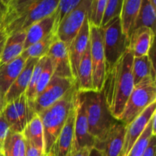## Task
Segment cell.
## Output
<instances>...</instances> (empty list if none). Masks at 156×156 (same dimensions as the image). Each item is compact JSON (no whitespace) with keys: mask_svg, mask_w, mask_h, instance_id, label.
<instances>
[{"mask_svg":"<svg viewBox=\"0 0 156 156\" xmlns=\"http://www.w3.org/2000/svg\"><path fill=\"white\" fill-rule=\"evenodd\" d=\"M76 93L77 90L75 85L60 100L37 114L41 118L44 130V155L50 153L76 101Z\"/></svg>","mask_w":156,"mask_h":156,"instance_id":"1","label":"cell"},{"mask_svg":"<svg viewBox=\"0 0 156 156\" xmlns=\"http://www.w3.org/2000/svg\"><path fill=\"white\" fill-rule=\"evenodd\" d=\"M79 93L85 105L90 134L95 141H100L117 120L111 114L101 91L92 90Z\"/></svg>","mask_w":156,"mask_h":156,"instance_id":"2","label":"cell"},{"mask_svg":"<svg viewBox=\"0 0 156 156\" xmlns=\"http://www.w3.org/2000/svg\"><path fill=\"white\" fill-rule=\"evenodd\" d=\"M133 55L128 49L113 68L114 89L109 105L110 111L114 118L119 120L128 98L134 88L132 73Z\"/></svg>","mask_w":156,"mask_h":156,"instance_id":"3","label":"cell"},{"mask_svg":"<svg viewBox=\"0 0 156 156\" xmlns=\"http://www.w3.org/2000/svg\"><path fill=\"white\" fill-rule=\"evenodd\" d=\"M106 72L114 68L129 47V40L123 33L120 16L110 20L101 26Z\"/></svg>","mask_w":156,"mask_h":156,"instance_id":"4","label":"cell"},{"mask_svg":"<svg viewBox=\"0 0 156 156\" xmlns=\"http://www.w3.org/2000/svg\"><path fill=\"white\" fill-rule=\"evenodd\" d=\"M59 0H37L17 14L0 27L8 36L20 31H26L34 23L52 15L56 11Z\"/></svg>","mask_w":156,"mask_h":156,"instance_id":"5","label":"cell"},{"mask_svg":"<svg viewBox=\"0 0 156 156\" xmlns=\"http://www.w3.org/2000/svg\"><path fill=\"white\" fill-rule=\"evenodd\" d=\"M155 81L152 78H148L134 85L133 89L126 101L119 121L126 126L147 107L155 102Z\"/></svg>","mask_w":156,"mask_h":156,"instance_id":"6","label":"cell"},{"mask_svg":"<svg viewBox=\"0 0 156 156\" xmlns=\"http://www.w3.org/2000/svg\"><path fill=\"white\" fill-rule=\"evenodd\" d=\"M92 0H83L77 7L69 12L56 27L57 37L69 48L72 41L89 15Z\"/></svg>","mask_w":156,"mask_h":156,"instance_id":"7","label":"cell"},{"mask_svg":"<svg viewBox=\"0 0 156 156\" xmlns=\"http://www.w3.org/2000/svg\"><path fill=\"white\" fill-rule=\"evenodd\" d=\"M76 85L72 79L53 76L48 85L35 98L31 108L35 114H38L60 100L71 88Z\"/></svg>","mask_w":156,"mask_h":156,"instance_id":"8","label":"cell"},{"mask_svg":"<svg viewBox=\"0 0 156 156\" xmlns=\"http://www.w3.org/2000/svg\"><path fill=\"white\" fill-rule=\"evenodd\" d=\"M89 44L92 66L93 88L94 91H101L106 75V66L101 27L90 24Z\"/></svg>","mask_w":156,"mask_h":156,"instance_id":"9","label":"cell"},{"mask_svg":"<svg viewBox=\"0 0 156 156\" xmlns=\"http://www.w3.org/2000/svg\"><path fill=\"white\" fill-rule=\"evenodd\" d=\"M2 113L12 133H22L28 122L35 115L29 105L25 93L6 104Z\"/></svg>","mask_w":156,"mask_h":156,"instance_id":"10","label":"cell"},{"mask_svg":"<svg viewBox=\"0 0 156 156\" xmlns=\"http://www.w3.org/2000/svg\"><path fill=\"white\" fill-rule=\"evenodd\" d=\"M95 140L90 134L87 120L86 111L83 99L80 93L77 91L76 98V118L74 126V140L72 152L83 148L92 149ZM71 152V153H72Z\"/></svg>","mask_w":156,"mask_h":156,"instance_id":"11","label":"cell"},{"mask_svg":"<svg viewBox=\"0 0 156 156\" xmlns=\"http://www.w3.org/2000/svg\"><path fill=\"white\" fill-rule=\"evenodd\" d=\"M47 56L50 59L53 66V76L74 80L72 74L68 47L57 37L56 34Z\"/></svg>","mask_w":156,"mask_h":156,"instance_id":"12","label":"cell"},{"mask_svg":"<svg viewBox=\"0 0 156 156\" xmlns=\"http://www.w3.org/2000/svg\"><path fill=\"white\" fill-rule=\"evenodd\" d=\"M126 126L117 120L109 129L103 140L94 142V149L101 152L102 156H120L124 143Z\"/></svg>","mask_w":156,"mask_h":156,"instance_id":"13","label":"cell"},{"mask_svg":"<svg viewBox=\"0 0 156 156\" xmlns=\"http://www.w3.org/2000/svg\"><path fill=\"white\" fill-rule=\"evenodd\" d=\"M155 111L156 104L154 102L126 126L124 143L120 156L127 155L134 143L145 130L152 116L155 114Z\"/></svg>","mask_w":156,"mask_h":156,"instance_id":"14","label":"cell"},{"mask_svg":"<svg viewBox=\"0 0 156 156\" xmlns=\"http://www.w3.org/2000/svg\"><path fill=\"white\" fill-rule=\"evenodd\" d=\"M90 38V23L88 21V17L84 21L82 27L79 31L72 41L71 44L69 47V56L70 65L73 77L75 82L77 78V72L79 68V62L82 56L85 53Z\"/></svg>","mask_w":156,"mask_h":156,"instance_id":"15","label":"cell"},{"mask_svg":"<svg viewBox=\"0 0 156 156\" xmlns=\"http://www.w3.org/2000/svg\"><path fill=\"white\" fill-rule=\"evenodd\" d=\"M76 118V101L70 111L66 121L53 145L50 153L52 156H70L74 140Z\"/></svg>","mask_w":156,"mask_h":156,"instance_id":"16","label":"cell"},{"mask_svg":"<svg viewBox=\"0 0 156 156\" xmlns=\"http://www.w3.org/2000/svg\"><path fill=\"white\" fill-rule=\"evenodd\" d=\"M26 60L22 56H20L8 63L0 66V113L5 106V96L24 68Z\"/></svg>","mask_w":156,"mask_h":156,"instance_id":"17","label":"cell"},{"mask_svg":"<svg viewBox=\"0 0 156 156\" xmlns=\"http://www.w3.org/2000/svg\"><path fill=\"white\" fill-rule=\"evenodd\" d=\"M155 32L147 27L134 29L129 39V49L134 57L147 56L153 46Z\"/></svg>","mask_w":156,"mask_h":156,"instance_id":"18","label":"cell"},{"mask_svg":"<svg viewBox=\"0 0 156 156\" xmlns=\"http://www.w3.org/2000/svg\"><path fill=\"white\" fill-rule=\"evenodd\" d=\"M38 60L39 59L37 58H29L26 60L24 68L22 69L20 74L18 75L17 79H15L5 96V105L15 99L18 98L25 93L29 82H30V77H31L32 73H33L34 68Z\"/></svg>","mask_w":156,"mask_h":156,"instance_id":"19","label":"cell"},{"mask_svg":"<svg viewBox=\"0 0 156 156\" xmlns=\"http://www.w3.org/2000/svg\"><path fill=\"white\" fill-rule=\"evenodd\" d=\"M56 20V11L52 15L43 18L34 23L26 30V37L24 44V50L32 44L38 42L54 32Z\"/></svg>","mask_w":156,"mask_h":156,"instance_id":"20","label":"cell"},{"mask_svg":"<svg viewBox=\"0 0 156 156\" xmlns=\"http://www.w3.org/2000/svg\"><path fill=\"white\" fill-rule=\"evenodd\" d=\"M76 87L77 91L85 92L94 90L92 84V66H91L90 44L79 62L77 72V78L76 81Z\"/></svg>","mask_w":156,"mask_h":156,"instance_id":"21","label":"cell"},{"mask_svg":"<svg viewBox=\"0 0 156 156\" xmlns=\"http://www.w3.org/2000/svg\"><path fill=\"white\" fill-rule=\"evenodd\" d=\"M25 31H20L8 36L4 49L0 55V66L8 63L20 56L24 50Z\"/></svg>","mask_w":156,"mask_h":156,"instance_id":"22","label":"cell"},{"mask_svg":"<svg viewBox=\"0 0 156 156\" xmlns=\"http://www.w3.org/2000/svg\"><path fill=\"white\" fill-rule=\"evenodd\" d=\"M142 0H123L120 15L123 33L129 39L140 12Z\"/></svg>","mask_w":156,"mask_h":156,"instance_id":"23","label":"cell"},{"mask_svg":"<svg viewBox=\"0 0 156 156\" xmlns=\"http://www.w3.org/2000/svg\"><path fill=\"white\" fill-rule=\"evenodd\" d=\"M132 73L134 85L146 79L152 78L155 81V69L152 59L149 55L133 57Z\"/></svg>","mask_w":156,"mask_h":156,"instance_id":"24","label":"cell"},{"mask_svg":"<svg viewBox=\"0 0 156 156\" xmlns=\"http://www.w3.org/2000/svg\"><path fill=\"white\" fill-rule=\"evenodd\" d=\"M24 139L38 149L44 150V130L41 118L35 114L22 133Z\"/></svg>","mask_w":156,"mask_h":156,"instance_id":"25","label":"cell"},{"mask_svg":"<svg viewBox=\"0 0 156 156\" xmlns=\"http://www.w3.org/2000/svg\"><path fill=\"white\" fill-rule=\"evenodd\" d=\"M155 19L156 8L152 5L150 0H142L140 12L136 21L133 30L140 27H147L155 32Z\"/></svg>","mask_w":156,"mask_h":156,"instance_id":"26","label":"cell"},{"mask_svg":"<svg viewBox=\"0 0 156 156\" xmlns=\"http://www.w3.org/2000/svg\"><path fill=\"white\" fill-rule=\"evenodd\" d=\"M155 120L156 114H155L151 118L147 126L141 134L138 140L136 141L133 147L129 150L126 156H143L145 150L147 147L149 142L152 135H155Z\"/></svg>","mask_w":156,"mask_h":156,"instance_id":"27","label":"cell"},{"mask_svg":"<svg viewBox=\"0 0 156 156\" xmlns=\"http://www.w3.org/2000/svg\"><path fill=\"white\" fill-rule=\"evenodd\" d=\"M4 156H21L24 153V140L22 133L9 131L2 149Z\"/></svg>","mask_w":156,"mask_h":156,"instance_id":"28","label":"cell"},{"mask_svg":"<svg viewBox=\"0 0 156 156\" xmlns=\"http://www.w3.org/2000/svg\"><path fill=\"white\" fill-rule=\"evenodd\" d=\"M55 37H56V33L52 32L44 39L32 44L30 47L23 50L21 56H22L26 59H29V58L40 59V58L47 56L49 49H50L52 43L54 41Z\"/></svg>","mask_w":156,"mask_h":156,"instance_id":"29","label":"cell"},{"mask_svg":"<svg viewBox=\"0 0 156 156\" xmlns=\"http://www.w3.org/2000/svg\"><path fill=\"white\" fill-rule=\"evenodd\" d=\"M46 59H47V56L40 58L39 60L37 61V64L35 65L34 68L33 73H32L31 77H30V82H29L28 84V86H27V90L25 91L26 98H27V101H28L30 108H31L32 104H33L35 98H36L37 84L38 79H39V76L41 75V71H42L44 63H45Z\"/></svg>","mask_w":156,"mask_h":156,"instance_id":"30","label":"cell"},{"mask_svg":"<svg viewBox=\"0 0 156 156\" xmlns=\"http://www.w3.org/2000/svg\"><path fill=\"white\" fill-rule=\"evenodd\" d=\"M36 1L37 0H12L6 6L5 12L0 23V27Z\"/></svg>","mask_w":156,"mask_h":156,"instance_id":"31","label":"cell"},{"mask_svg":"<svg viewBox=\"0 0 156 156\" xmlns=\"http://www.w3.org/2000/svg\"><path fill=\"white\" fill-rule=\"evenodd\" d=\"M107 2L108 0H92L88 15L90 24L98 27H101Z\"/></svg>","mask_w":156,"mask_h":156,"instance_id":"32","label":"cell"},{"mask_svg":"<svg viewBox=\"0 0 156 156\" xmlns=\"http://www.w3.org/2000/svg\"><path fill=\"white\" fill-rule=\"evenodd\" d=\"M123 2V0H108L104 12L101 27L107 24L112 18L120 16Z\"/></svg>","mask_w":156,"mask_h":156,"instance_id":"33","label":"cell"},{"mask_svg":"<svg viewBox=\"0 0 156 156\" xmlns=\"http://www.w3.org/2000/svg\"><path fill=\"white\" fill-rule=\"evenodd\" d=\"M53 76V69L50 59L47 56L45 63H44L43 69L38 79L37 84L36 87V97L48 85L50 79Z\"/></svg>","mask_w":156,"mask_h":156,"instance_id":"34","label":"cell"},{"mask_svg":"<svg viewBox=\"0 0 156 156\" xmlns=\"http://www.w3.org/2000/svg\"><path fill=\"white\" fill-rule=\"evenodd\" d=\"M82 1L83 0H59L57 9H56V20L54 32L59 23L64 18V17L69 12L73 10L75 8L77 7Z\"/></svg>","mask_w":156,"mask_h":156,"instance_id":"35","label":"cell"},{"mask_svg":"<svg viewBox=\"0 0 156 156\" xmlns=\"http://www.w3.org/2000/svg\"><path fill=\"white\" fill-rule=\"evenodd\" d=\"M9 131L10 129H9V124H8L3 114L1 112L0 113V150L1 151L2 149L3 143H4L5 140Z\"/></svg>","mask_w":156,"mask_h":156,"instance_id":"36","label":"cell"},{"mask_svg":"<svg viewBox=\"0 0 156 156\" xmlns=\"http://www.w3.org/2000/svg\"><path fill=\"white\" fill-rule=\"evenodd\" d=\"M24 155L25 156H45L44 150L38 149L31 143L24 140Z\"/></svg>","mask_w":156,"mask_h":156,"instance_id":"37","label":"cell"},{"mask_svg":"<svg viewBox=\"0 0 156 156\" xmlns=\"http://www.w3.org/2000/svg\"><path fill=\"white\" fill-rule=\"evenodd\" d=\"M155 146H156V139L155 135H152L150 140L149 142L147 147L145 150L143 156H155Z\"/></svg>","mask_w":156,"mask_h":156,"instance_id":"38","label":"cell"},{"mask_svg":"<svg viewBox=\"0 0 156 156\" xmlns=\"http://www.w3.org/2000/svg\"><path fill=\"white\" fill-rule=\"evenodd\" d=\"M7 38H8L7 34L5 32V30H3V29L0 28V55H1L3 49H4L5 44Z\"/></svg>","mask_w":156,"mask_h":156,"instance_id":"39","label":"cell"},{"mask_svg":"<svg viewBox=\"0 0 156 156\" xmlns=\"http://www.w3.org/2000/svg\"><path fill=\"white\" fill-rule=\"evenodd\" d=\"M91 149H89V148H83L76 152H73L70 156H89Z\"/></svg>","mask_w":156,"mask_h":156,"instance_id":"40","label":"cell"},{"mask_svg":"<svg viewBox=\"0 0 156 156\" xmlns=\"http://www.w3.org/2000/svg\"><path fill=\"white\" fill-rule=\"evenodd\" d=\"M89 156H102V154L100 151L94 149V148H92V149H91V151H90Z\"/></svg>","mask_w":156,"mask_h":156,"instance_id":"41","label":"cell"},{"mask_svg":"<svg viewBox=\"0 0 156 156\" xmlns=\"http://www.w3.org/2000/svg\"><path fill=\"white\" fill-rule=\"evenodd\" d=\"M5 9H6V6L4 5L2 3L0 2V23H1L3 15H4L5 12Z\"/></svg>","mask_w":156,"mask_h":156,"instance_id":"42","label":"cell"},{"mask_svg":"<svg viewBox=\"0 0 156 156\" xmlns=\"http://www.w3.org/2000/svg\"><path fill=\"white\" fill-rule=\"evenodd\" d=\"M10 2H11V0H0V2L2 3V4L5 6H7Z\"/></svg>","mask_w":156,"mask_h":156,"instance_id":"43","label":"cell"},{"mask_svg":"<svg viewBox=\"0 0 156 156\" xmlns=\"http://www.w3.org/2000/svg\"><path fill=\"white\" fill-rule=\"evenodd\" d=\"M151 3H152V5L154 6V7L156 8V0H150Z\"/></svg>","mask_w":156,"mask_h":156,"instance_id":"44","label":"cell"},{"mask_svg":"<svg viewBox=\"0 0 156 156\" xmlns=\"http://www.w3.org/2000/svg\"><path fill=\"white\" fill-rule=\"evenodd\" d=\"M0 156H4V155H3L2 152L1 150H0Z\"/></svg>","mask_w":156,"mask_h":156,"instance_id":"45","label":"cell"},{"mask_svg":"<svg viewBox=\"0 0 156 156\" xmlns=\"http://www.w3.org/2000/svg\"><path fill=\"white\" fill-rule=\"evenodd\" d=\"M45 156H52V155H50V154H48V155H45Z\"/></svg>","mask_w":156,"mask_h":156,"instance_id":"46","label":"cell"},{"mask_svg":"<svg viewBox=\"0 0 156 156\" xmlns=\"http://www.w3.org/2000/svg\"><path fill=\"white\" fill-rule=\"evenodd\" d=\"M21 156H25V155H24V154H23V155H21Z\"/></svg>","mask_w":156,"mask_h":156,"instance_id":"47","label":"cell"},{"mask_svg":"<svg viewBox=\"0 0 156 156\" xmlns=\"http://www.w3.org/2000/svg\"><path fill=\"white\" fill-rule=\"evenodd\" d=\"M11 1H12V0H11Z\"/></svg>","mask_w":156,"mask_h":156,"instance_id":"48","label":"cell"}]
</instances>
